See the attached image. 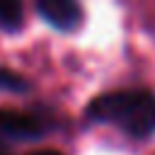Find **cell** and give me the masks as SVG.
<instances>
[{"label": "cell", "instance_id": "cell-1", "mask_svg": "<svg viewBox=\"0 0 155 155\" xmlns=\"http://www.w3.org/2000/svg\"><path fill=\"white\" fill-rule=\"evenodd\" d=\"M90 121L111 124L131 138L155 133V94L148 90H116L94 97L85 109Z\"/></svg>", "mask_w": 155, "mask_h": 155}, {"label": "cell", "instance_id": "cell-2", "mask_svg": "<svg viewBox=\"0 0 155 155\" xmlns=\"http://www.w3.org/2000/svg\"><path fill=\"white\" fill-rule=\"evenodd\" d=\"M48 131L46 121L29 111L0 109V138L5 140H39Z\"/></svg>", "mask_w": 155, "mask_h": 155}, {"label": "cell", "instance_id": "cell-3", "mask_svg": "<svg viewBox=\"0 0 155 155\" xmlns=\"http://www.w3.org/2000/svg\"><path fill=\"white\" fill-rule=\"evenodd\" d=\"M36 12L46 24L56 31H75L82 24V7L80 0H34Z\"/></svg>", "mask_w": 155, "mask_h": 155}, {"label": "cell", "instance_id": "cell-4", "mask_svg": "<svg viewBox=\"0 0 155 155\" xmlns=\"http://www.w3.org/2000/svg\"><path fill=\"white\" fill-rule=\"evenodd\" d=\"M24 22L22 0H0V29L17 31Z\"/></svg>", "mask_w": 155, "mask_h": 155}, {"label": "cell", "instance_id": "cell-5", "mask_svg": "<svg viewBox=\"0 0 155 155\" xmlns=\"http://www.w3.org/2000/svg\"><path fill=\"white\" fill-rule=\"evenodd\" d=\"M29 87H31L29 80L12 73L10 68H0V90H5V92H29Z\"/></svg>", "mask_w": 155, "mask_h": 155}, {"label": "cell", "instance_id": "cell-6", "mask_svg": "<svg viewBox=\"0 0 155 155\" xmlns=\"http://www.w3.org/2000/svg\"><path fill=\"white\" fill-rule=\"evenodd\" d=\"M29 155H63V153H56V150H39V153H29Z\"/></svg>", "mask_w": 155, "mask_h": 155}, {"label": "cell", "instance_id": "cell-7", "mask_svg": "<svg viewBox=\"0 0 155 155\" xmlns=\"http://www.w3.org/2000/svg\"><path fill=\"white\" fill-rule=\"evenodd\" d=\"M0 153H7V145H5V140L0 138Z\"/></svg>", "mask_w": 155, "mask_h": 155}, {"label": "cell", "instance_id": "cell-8", "mask_svg": "<svg viewBox=\"0 0 155 155\" xmlns=\"http://www.w3.org/2000/svg\"><path fill=\"white\" fill-rule=\"evenodd\" d=\"M0 155H7V153H0Z\"/></svg>", "mask_w": 155, "mask_h": 155}]
</instances>
